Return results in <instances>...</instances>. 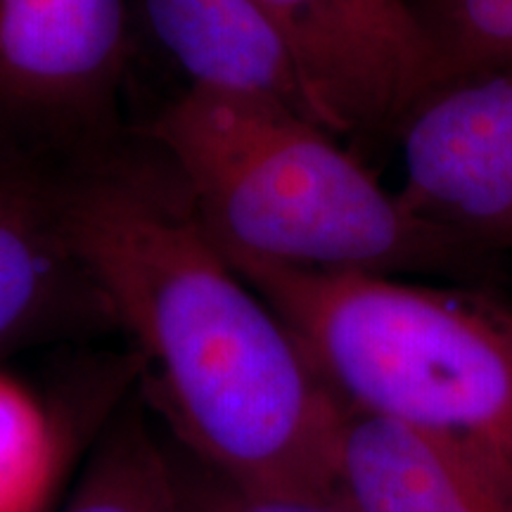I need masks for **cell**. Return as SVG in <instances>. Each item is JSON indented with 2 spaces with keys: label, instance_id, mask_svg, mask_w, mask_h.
<instances>
[{
  "label": "cell",
  "instance_id": "1",
  "mask_svg": "<svg viewBox=\"0 0 512 512\" xmlns=\"http://www.w3.org/2000/svg\"><path fill=\"white\" fill-rule=\"evenodd\" d=\"M62 211L76 259L140 349L188 458L254 494L339 498L349 408L169 171L86 174L62 185Z\"/></svg>",
  "mask_w": 512,
  "mask_h": 512
},
{
  "label": "cell",
  "instance_id": "2",
  "mask_svg": "<svg viewBox=\"0 0 512 512\" xmlns=\"http://www.w3.org/2000/svg\"><path fill=\"white\" fill-rule=\"evenodd\" d=\"M166 171L228 252L302 271L491 275L496 256L403 204L316 119L185 88L152 121Z\"/></svg>",
  "mask_w": 512,
  "mask_h": 512
},
{
  "label": "cell",
  "instance_id": "3",
  "mask_svg": "<svg viewBox=\"0 0 512 512\" xmlns=\"http://www.w3.org/2000/svg\"><path fill=\"white\" fill-rule=\"evenodd\" d=\"M223 252L349 411L456 444L512 489L508 304L470 285L302 271Z\"/></svg>",
  "mask_w": 512,
  "mask_h": 512
},
{
  "label": "cell",
  "instance_id": "4",
  "mask_svg": "<svg viewBox=\"0 0 512 512\" xmlns=\"http://www.w3.org/2000/svg\"><path fill=\"white\" fill-rule=\"evenodd\" d=\"M290 50L313 112L349 138H396L437 88V67L406 0H259Z\"/></svg>",
  "mask_w": 512,
  "mask_h": 512
},
{
  "label": "cell",
  "instance_id": "5",
  "mask_svg": "<svg viewBox=\"0 0 512 512\" xmlns=\"http://www.w3.org/2000/svg\"><path fill=\"white\" fill-rule=\"evenodd\" d=\"M396 140L408 209L482 252L512 249V72L441 83Z\"/></svg>",
  "mask_w": 512,
  "mask_h": 512
},
{
  "label": "cell",
  "instance_id": "6",
  "mask_svg": "<svg viewBox=\"0 0 512 512\" xmlns=\"http://www.w3.org/2000/svg\"><path fill=\"white\" fill-rule=\"evenodd\" d=\"M128 38V0H0V114L95 110L117 88Z\"/></svg>",
  "mask_w": 512,
  "mask_h": 512
},
{
  "label": "cell",
  "instance_id": "7",
  "mask_svg": "<svg viewBox=\"0 0 512 512\" xmlns=\"http://www.w3.org/2000/svg\"><path fill=\"white\" fill-rule=\"evenodd\" d=\"M86 316L107 313L69 242L62 185L0 162V354Z\"/></svg>",
  "mask_w": 512,
  "mask_h": 512
},
{
  "label": "cell",
  "instance_id": "8",
  "mask_svg": "<svg viewBox=\"0 0 512 512\" xmlns=\"http://www.w3.org/2000/svg\"><path fill=\"white\" fill-rule=\"evenodd\" d=\"M337 494L354 512H512V489L456 444L347 413Z\"/></svg>",
  "mask_w": 512,
  "mask_h": 512
},
{
  "label": "cell",
  "instance_id": "9",
  "mask_svg": "<svg viewBox=\"0 0 512 512\" xmlns=\"http://www.w3.org/2000/svg\"><path fill=\"white\" fill-rule=\"evenodd\" d=\"M138 5L150 36L185 74L188 88L275 100L320 124L290 50L259 0H138Z\"/></svg>",
  "mask_w": 512,
  "mask_h": 512
},
{
  "label": "cell",
  "instance_id": "10",
  "mask_svg": "<svg viewBox=\"0 0 512 512\" xmlns=\"http://www.w3.org/2000/svg\"><path fill=\"white\" fill-rule=\"evenodd\" d=\"M60 512H183L176 456L164 451L140 415H124Z\"/></svg>",
  "mask_w": 512,
  "mask_h": 512
},
{
  "label": "cell",
  "instance_id": "11",
  "mask_svg": "<svg viewBox=\"0 0 512 512\" xmlns=\"http://www.w3.org/2000/svg\"><path fill=\"white\" fill-rule=\"evenodd\" d=\"M432 50L437 79L512 72V0H406Z\"/></svg>",
  "mask_w": 512,
  "mask_h": 512
},
{
  "label": "cell",
  "instance_id": "12",
  "mask_svg": "<svg viewBox=\"0 0 512 512\" xmlns=\"http://www.w3.org/2000/svg\"><path fill=\"white\" fill-rule=\"evenodd\" d=\"M60 470V434L48 408L0 370V512H43Z\"/></svg>",
  "mask_w": 512,
  "mask_h": 512
},
{
  "label": "cell",
  "instance_id": "13",
  "mask_svg": "<svg viewBox=\"0 0 512 512\" xmlns=\"http://www.w3.org/2000/svg\"><path fill=\"white\" fill-rule=\"evenodd\" d=\"M183 512H354L342 498L266 496L216 477L192 458H176Z\"/></svg>",
  "mask_w": 512,
  "mask_h": 512
}]
</instances>
